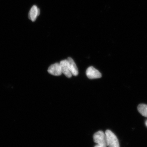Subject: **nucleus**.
Returning <instances> with one entry per match:
<instances>
[{
	"mask_svg": "<svg viewBox=\"0 0 147 147\" xmlns=\"http://www.w3.org/2000/svg\"><path fill=\"white\" fill-rule=\"evenodd\" d=\"M94 142L98 145L107 146V140L105 134L102 131L96 132L93 136Z\"/></svg>",
	"mask_w": 147,
	"mask_h": 147,
	"instance_id": "obj_2",
	"label": "nucleus"
},
{
	"mask_svg": "<svg viewBox=\"0 0 147 147\" xmlns=\"http://www.w3.org/2000/svg\"><path fill=\"white\" fill-rule=\"evenodd\" d=\"M40 10L36 6L34 5L32 7L29 12V18L32 21H35L37 16H39Z\"/></svg>",
	"mask_w": 147,
	"mask_h": 147,
	"instance_id": "obj_7",
	"label": "nucleus"
},
{
	"mask_svg": "<svg viewBox=\"0 0 147 147\" xmlns=\"http://www.w3.org/2000/svg\"><path fill=\"white\" fill-rule=\"evenodd\" d=\"M86 74L87 77L91 79H98L102 77V74L100 71L93 66H90L87 69Z\"/></svg>",
	"mask_w": 147,
	"mask_h": 147,
	"instance_id": "obj_3",
	"label": "nucleus"
},
{
	"mask_svg": "<svg viewBox=\"0 0 147 147\" xmlns=\"http://www.w3.org/2000/svg\"><path fill=\"white\" fill-rule=\"evenodd\" d=\"M138 110L142 116L147 117V105L144 104H139L138 106Z\"/></svg>",
	"mask_w": 147,
	"mask_h": 147,
	"instance_id": "obj_8",
	"label": "nucleus"
},
{
	"mask_svg": "<svg viewBox=\"0 0 147 147\" xmlns=\"http://www.w3.org/2000/svg\"><path fill=\"white\" fill-rule=\"evenodd\" d=\"M94 147H107V146H101V145H97L95 146Z\"/></svg>",
	"mask_w": 147,
	"mask_h": 147,
	"instance_id": "obj_9",
	"label": "nucleus"
},
{
	"mask_svg": "<svg viewBox=\"0 0 147 147\" xmlns=\"http://www.w3.org/2000/svg\"><path fill=\"white\" fill-rule=\"evenodd\" d=\"M59 63L61 66L62 73L64 74L67 78L71 77L72 75L69 69L67 60L65 59L61 61Z\"/></svg>",
	"mask_w": 147,
	"mask_h": 147,
	"instance_id": "obj_5",
	"label": "nucleus"
},
{
	"mask_svg": "<svg viewBox=\"0 0 147 147\" xmlns=\"http://www.w3.org/2000/svg\"><path fill=\"white\" fill-rule=\"evenodd\" d=\"M107 140V147H120L119 140L115 134L110 130H107L105 132Z\"/></svg>",
	"mask_w": 147,
	"mask_h": 147,
	"instance_id": "obj_1",
	"label": "nucleus"
},
{
	"mask_svg": "<svg viewBox=\"0 0 147 147\" xmlns=\"http://www.w3.org/2000/svg\"><path fill=\"white\" fill-rule=\"evenodd\" d=\"M68 62L69 69L72 75L76 76L79 74V71L76 63L74 62L73 59L71 57H68L66 59Z\"/></svg>",
	"mask_w": 147,
	"mask_h": 147,
	"instance_id": "obj_6",
	"label": "nucleus"
},
{
	"mask_svg": "<svg viewBox=\"0 0 147 147\" xmlns=\"http://www.w3.org/2000/svg\"><path fill=\"white\" fill-rule=\"evenodd\" d=\"M145 124H146V126L147 127V120L146 121V122H145Z\"/></svg>",
	"mask_w": 147,
	"mask_h": 147,
	"instance_id": "obj_10",
	"label": "nucleus"
},
{
	"mask_svg": "<svg viewBox=\"0 0 147 147\" xmlns=\"http://www.w3.org/2000/svg\"><path fill=\"white\" fill-rule=\"evenodd\" d=\"M48 73L55 76H59L61 75L62 71L59 63H56L49 67L47 70Z\"/></svg>",
	"mask_w": 147,
	"mask_h": 147,
	"instance_id": "obj_4",
	"label": "nucleus"
}]
</instances>
